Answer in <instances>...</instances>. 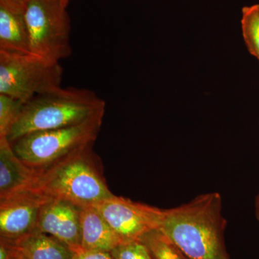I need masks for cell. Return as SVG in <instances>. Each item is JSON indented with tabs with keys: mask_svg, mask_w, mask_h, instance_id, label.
I'll use <instances>...</instances> for the list:
<instances>
[{
	"mask_svg": "<svg viewBox=\"0 0 259 259\" xmlns=\"http://www.w3.org/2000/svg\"><path fill=\"white\" fill-rule=\"evenodd\" d=\"M103 117L99 116L71 127L30 133L10 144L18 157L40 175L65 158L95 144Z\"/></svg>",
	"mask_w": 259,
	"mask_h": 259,
	"instance_id": "4",
	"label": "cell"
},
{
	"mask_svg": "<svg viewBox=\"0 0 259 259\" xmlns=\"http://www.w3.org/2000/svg\"><path fill=\"white\" fill-rule=\"evenodd\" d=\"M69 0H61V5L65 8H67L68 5H69Z\"/></svg>",
	"mask_w": 259,
	"mask_h": 259,
	"instance_id": "22",
	"label": "cell"
},
{
	"mask_svg": "<svg viewBox=\"0 0 259 259\" xmlns=\"http://www.w3.org/2000/svg\"><path fill=\"white\" fill-rule=\"evenodd\" d=\"M25 5L18 0H0V51L30 53Z\"/></svg>",
	"mask_w": 259,
	"mask_h": 259,
	"instance_id": "11",
	"label": "cell"
},
{
	"mask_svg": "<svg viewBox=\"0 0 259 259\" xmlns=\"http://www.w3.org/2000/svg\"><path fill=\"white\" fill-rule=\"evenodd\" d=\"M241 28L248 51L259 60V5L243 8Z\"/></svg>",
	"mask_w": 259,
	"mask_h": 259,
	"instance_id": "15",
	"label": "cell"
},
{
	"mask_svg": "<svg viewBox=\"0 0 259 259\" xmlns=\"http://www.w3.org/2000/svg\"><path fill=\"white\" fill-rule=\"evenodd\" d=\"M39 175L18 157L6 137L0 138V199L36 188Z\"/></svg>",
	"mask_w": 259,
	"mask_h": 259,
	"instance_id": "10",
	"label": "cell"
},
{
	"mask_svg": "<svg viewBox=\"0 0 259 259\" xmlns=\"http://www.w3.org/2000/svg\"><path fill=\"white\" fill-rule=\"evenodd\" d=\"M226 221L218 192L163 209L159 228L190 259H230L225 244Z\"/></svg>",
	"mask_w": 259,
	"mask_h": 259,
	"instance_id": "1",
	"label": "cell"
},
{
	"mask_svg": "<svg viewBox=\"0 0 259 259\" xmlns=\"http://www.w3.org/2000/svg\"><path fill=\"white\" fill-rule=\"evenodd\" d=\"M50 197L36 187L0 199V238L16 241L37 231L42 206Z\"/></svg>",
	"mask_w": 259,
	"mask_h": 259,
	"instance_id": "8",
	"label": "cell"
},
{
	"mask_svg": "<svg viewBox=\"0 0 259 259\" xmlns=\"http://www.w3.org/2000/svg\"><path fill=\"white\" fill-rule=\"evenodd\" d=\"M11 259H28L26 258V257L25 256V255L22 254L21 253H20V251L16 248V252H15V253L14 255H13V258Z\"/></svg>",
	"mask_w": 259,
	"mask_h": 259,
	"instance_id": "21",
	"label": "cell"
},
{
	"mask_svg": "<svg viewBox=\"0 0 259 259\" xmlns=\"http://www.w3.org/2000/svg\"><path fill=\"white\" fill-rule=\"evenodd\" d=\"M16 252V248L9 240L0 238V259H11Z\"/></svg>",
	"mask_w": 259,
	"mask_h": 259,
	"instance_id": "19",
	"label": "cell"
},
{
	"mask_svg": "<svg viewBox=\"0 0 259 259\" xmlns=\"http://www.w3.org/2000/svg\"><path fill=\"white\" fill-rule=\"evenodd\" d=\"M72 259H113L110 252L81 249L75 251Z\"/></svg>",
	"mask_w": 259,
	"mask_h": 259,
	"instance_id": "18",
	"label": "cell"
},
{
	"mask_svg": "<svg viewBox=\"0 0 259 259\" xmlns=\"http://www.w3.org/2000/svg\"><path fill=\"white\" fill-rule=\"evenodd\" d=\"M63 69L53 62L29 53L0 51V94L23 102L41 94L61 88Z\"/></svg>",
	"mask_w": 259,
	"mask_h": 259,
	"instance_id": "5",
	"label": "cell"
},
{
	"mask_svg": "<svg viewBox=\"0 0 259 259\" xmlns=\"http://www.w3.org/2000/svg\"><path fill=\"white\" fill-rule=\"evenodd\" d=\"M80 223L82 249L111 252L122 243L95 207L81 208Z\"/></svg>",
	"mask_w": 259,
	"mask_h": 259,
	"instance_id": "12",
	"label": "cell"
},
{
	"mask_svg": "<svg viewBox=\"0 0 259 259\" xmlns=\"http://www.w3.org/2000/svg\"><path fill=\"white\" fill-rule=\"evenodd\" d=\"M18 1L23 3V4H26V3H28L29 1H30V0H18Z\"/></svg>",
	"mask_w": 259,
	"mask_h": 259,
	"instance_id": "23",
	"label": "cell"
},
{
	"mask_svg": "<svg viewBox=\"0 0 259 259\" xmlns=\"http://www.w3.org/2000/svg\"><path fill=\"white\" fill-rule=\"evenodd\" d=\"M106 103L88 89L59 88L25 102L10 128V143L35 131L71 127L104 116Z\"/></svg>",
	"mask_w": 259,
	"mask_h": 259,
	"instance_id": "2",
	"label": "cell"
},
{
	"mask_svg": "<svg viewBox=\"0 0 259 259\" xmlns=\"http://www.w3.org/2000/svg\"><path fill=\"white\" fill-rule=\"evenodd\" d=\"M93 145L40 174L37 187L51 197L65 199L81 208L94 207L113 197Z\"/></svg>",
	"mask_w": 259,
	"mask_h": 259,
	"instance_id": "3",
	"label": "cell"
},
{
	"mask_svg": "<svg viewBox=\"0 0 259 259\" xmlns=\"http://www.w3.org/2000/svg\"><path fill=\"white\" fill-rule=\"evenodd\" d=\"M23 104L18 99L0 94V138L7 137Z\"/></svg>",
	"mask_w": 259,
	"mask_h": 259,
	"instance_id": "16",
	"label": "cell"
},
{
	"mask_svg": "<svg viewBox=\"0 0 259 259\" xmlns=\"http://www.w3.org/2000/svg\"><path fill=\"white\" fill-rule=\"evenodd\" d=\"M110 253L113 259H153L147 247L139 240L121 243Z\"/></svg>",
	"mask_w": 259,
	"mask_h": 259,
	"instance_id": "17",
	"label": "cell"
},
{
	"mask_svg": "<svg viewBox=\"0 0 259 259\" xmlns=\"http://www.w3.org/2000/svg\"><path fill=\"white\" fill-rule=\"evenodd\" d=\"M139 241L147 247L153 259H190L160 230L147 232Z\"/></svg>",
	"mask_w": 259,
	"mask_h": 259,
	"instance_id": "14",
	"label": "cell"
},
{
	"mask_svg": "<svg viewBox=\"0 0 259 259\" xmlns=\"http://www.w3.org/2000/svg\"><path fill=\"white\" fill-rule=\"evenodd\" d=\"M10 241L28 259H72L75 253L69 245L39 231Z\"/></svg>",
	"mask_w": 259,
	"mask_h": 259,
	"instance_id": "13",
	"label": "cell"
},
{
	"mask_svg": "<svg viewBox=\"0 0 259 259\" xmlns=\"http://www.w3.org/2000/svg\"><path fill=\"white\" fill-rule=\"evenodd\" d=\"M122 243L138 241L145 233L158 229L163 209L114 195L94 206Z\"/></svg>",
	"mask_w": 259,
	"mask_h": 259,
	"instance_id": "7",
	"label": "cell"
},
{
	"mask_svg": "<svg viewBox=\"0 0 259 259\" xmlns=\"http://www.w3.org/2000/svg\"><path fill=\"white\" fill-rule=\"evenodd\" d=\"M255 214L256 217L257 221L259 223V191L258 193L257 194L256 199H255Z\"/></svg>",
	"mask_w": 259,
	"mask_h": 259,
	"instance_id": "20",
	"label": "cell"
},
{
	"mask_svg": "<svg viewBox=\"0 0 259 259\" xmlns=\"http://www.w3.org/2000/svg\"><path fill=\"white\" fill-rule=\"evenodd\" d=\"M81 209L69 201L51 197L42 206L37 231L57 238L74 251L81 249Z\"/></svg>",
	"mask_w": 259,
	"mask_h": 259,
	"instance_id": "9",
	"label": "cell"
},
{
	"mask_svg": "<svg viewBox=\"0 0 259 259\" xmlns=\"http://www.w3.org/2000/svg\"><path fill=\"white\" fill-rule=\"evenodd\" d=\"M25 18L31 54L53 62L71 55L70 18L61 0H30Z\"/></svg>",
	"mask_w": 259,
	"mask_h": 259,
	"instance_id": "6",
	"label": "cell"
}]
</instances>
